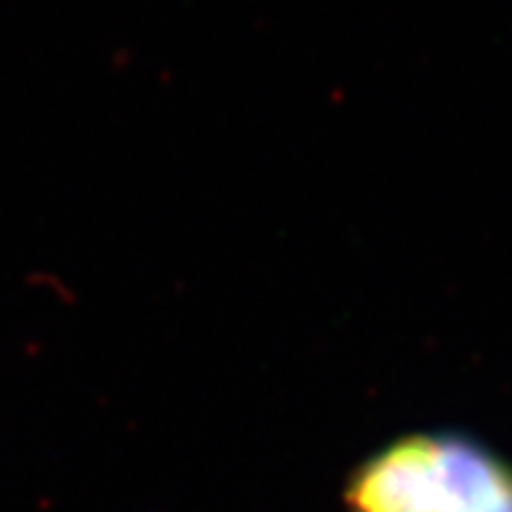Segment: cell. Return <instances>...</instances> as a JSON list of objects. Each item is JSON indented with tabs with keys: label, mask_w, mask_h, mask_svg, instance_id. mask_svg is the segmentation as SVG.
Instances as JSON below:
<instances>
[{
	"label": "cell",
	"mask_w": 512,
	"mask_h": 512,
	"mask_svg": "<svg viewBox=\"0 0 512 512\" xmlns=\"http://www.w3.org/2000/svg\"><path fill=\"white\" fill-rule=\"evenodd\" d=\"M345 512H512V468L479 442L418 432L356 465Z\"/></svg>",
	"instance_id": "1"
}]
</instances>
